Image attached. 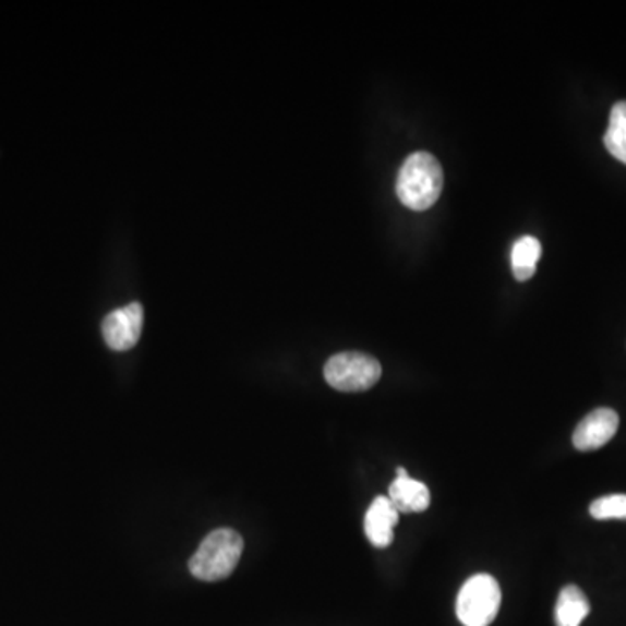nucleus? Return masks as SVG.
I'll return each mask as SVG.
<instances>
[{"label":"nucleus","mask_w":626,"mask_h":626,"mask_svg":"<svg viewBox=\"0 0 626 626\" xmlns=\"http://www.w3.org/2000/svg\"><path fill=\"white\" fill-rule=\"evenodd\" d=\"M444 186L441 164L429 152H417L404 160L397 177V195L404 206L426 210L438 201Z\"/></svg>","instance_id":"f257e3e1"},{"label":"nucleus","mask_w":626,"mask_h":626,"mask_svg":"<svg viewBox=\"0 0 626 626\" xmlns=\"http://www.w3.org/2000/svg\"><path fill=\"white\" fill-rule=\"evenodd\" d=\"M244 540L233 529H216L204 538L189 563L193 578L219 581L228 578L241 561Z\"/></svg>","instance_id":"f03ea898"},{"label":"nucleus","mask_w":626,"mask_h":626,"mask_svg":"<svg viewBox=\"0 0 626 626\" xmlns=\"http://www.w3.org/2000/svg\"><path fill=\"white\" fill-rule=\"evenodd\" d=\"M502 588L491 575H475L465 581L456 599V616L465 626H490L498 616Z\"/></svg>","instance_id":"7ed1b4c3"},{"label":"nucleus","mask_w":626,"mask_h":626,"mask_svg":"<svg viewBox=\"0 0 626 626\" xmlns=\"http://www.w3.org/2000/svg\"><path fill=\"white\" fill-rule=\"evenodd\" d=\"M324 377L335 390L365 392L380 382L382 364L368 353H336L326 362Z\"/></svg>","instance_id":"20e7f679"},{"label":"nucleus","mask_w":626,"mask_h":626,"mask_svg":"<svg viewBox=\"0 0 626 626\" xmlns=\"http://www.w3.org/2000/svg\"><path fill=\"white\" fill-rule=\"evenodd\" d=\"M142 327L143 306L140 303H129L128 306L108 313L101 324V333L108 347L116 352H125L137 344Z\"/></svg>","instance_id":"39448f33"},{"label":"nucleus","mask_w":626,"mask_h":626,"mask_svg":"<svg viewBox=\"0 0 626 626\" xmlns=\"http://www.w3.org/2000/svg\"><path fill=\"white\" fill-rule=\"evenodd\" d=\"M618 426V412L610 408L595 409L579 421L573 434V444L581 453L599 449L616 435Z\"/></svg>","instance_id":"423d86ee"},{"label":"nucleus","mask_w":626,"mask_h":626,"mask_svg":"<svg viewBox=\"0 0 626 626\" xmlns=\"http://www.w3.org/2000/svg\"><path fill=\"white\" fill-rule=\"evenodd\" d=\"M399 511L388 496H377L365 514L364 531L371 545L386 549L394 543V528L399 522Z\"/></svg>","instance_id":"0eeeda50"},{"label":"nucleus","mask_w":626,"mask_h":626,"mask_svg":"<svg viewBox=\"0 0 626 626\" xmlns=\"http://www.w3.org/2000/svg\"><path fill=\"white\" fill-rule=\"evenodd\" d=\"M388 499L399 514L425 511L430 506V491L423 482L409 477L406 468H397V475L388 487Z\"/></svg>","instance_id":"6e6552de"},{"label":"nucleus","mask_w":626,"mask_h":626,"mask_svg":"<svg viewBox=\"0 0 626 626\" xmlns=\"http://www.w3.org/2000/svg\"><path fill=\"white\" fill-rule=\"evenodd\" d=\"M590 614V602L581 588L567 585L558 593L555 605V625L579 626Z\"/></svg>","instance_id":"1a4fd4ad"},{"label":"nucleus","mask_w":626,"mask_h":626,"mask_svg":"<svg viewBox=\"0 0 626 626\" xmlns=\"http://www.w3.org/2000/svg\"><path fill=\"white\" fill-rule=\"evenodd\" d=\"M541 257V244L537 237L523 236L511 248V270L515 279L526 282L537 272Z\"/></svg>","instance_id":"9d476101"},{"label":"nucleus","mask_w":626,"mask_h":626,"mask_svg":"<svg viewBox=\"0 0 626 626\" xmlns=\"http://www.w3.org/2000/svg\"><path fill=\"white\" fill-rule=\"evenodd\" d=\"M604 145L614 159L626 164V101L611 108L610 125L604 134Z\"/></svg>","instance_id":"9b49d317"},{"label":"nucleus","mask_w":626,"mask_h":626,"mask_svg":"<svg viewBox=\"0 0 626 626\" xmlns=\"http://www.w3.org/2000/svg\"><path fill=\"white\" fill-rule=\"evenodd\" d=\"M590 515L597 520H626V494H610L590 505Z\"/></svg>","instance_id":"f8f14e48"}]
</instances>
